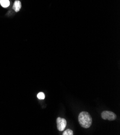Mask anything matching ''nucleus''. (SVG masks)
Listing matches in <instances>:
<instances>
[{"mask_svg":"<svg viewBox=\"0 0 120 135\" xmlns=\"http://www.w3.org/2000/svg\"><path fill=\"white\" fill-rule=\"evenodd\" d=\"M80 125L83 128H90L92 123V119L89 113L86 111L80 113L78 117Z\"/></svg>","mask_w":120,"mask_h":135,"instance_id":"nucleus-1","label":"nucleus"},{"mask_svg":"<svg viewBox=\"0 0 120 135\" xmlns=\"http://www.w3.org/2000/svg\"><path fill=\"white\" fill-rule=\"evenodd\" d=\"M101 117L103 119L114 121L116 118V115L113 112L109 111H104L101 114Z\"/></svg>","mask_w":120,"mask_h":135,"instance_id":"nucleus-2","label":"nucleus"},{"mask_svg":"<svg viewBox=\"0 0 120 135\" xmlns=\"http://www.w3.org/2000/svg\"><path fill=\"white\" fill-rule=\"evenodd\" d=\"M57 128L59 131H62L65 130L66 126V121L65 119L61 117H58L57 119Z\"/></svg>","mask_w":120,"mask_h":135,"instance_id":"nucleus-3","label":"nucleus"},{"mask_svg":"<svg viewBox=\"0 0 120 135\" xmlns=\"http://www.w3.org/2000/svg\"><path fill=\"white\" fill-rule=\"evenodd\" d=\"M21 7H22L21 2H20V1H16L14 2V5H13L12 8L16 12H18L20 11V8H21Z\"/></svg>","mask_w":120,"mask_h":135,"instance_id":"nucleus-4","label":"nucleus"},{"mask_svg":"<svg viewBox=\"0 0 120 135\" xmlns=\"http://www.w3.org/2000/svg\"><path fill=\"white\" fill-rule=\"evenodd\" d=\"M0 3L4 8H7L9 6L10 2L9 0H0Z\"/></svg>","mask_w":120,"mask_h":135,"instance_id":"nucleus-5","label":"nucleus"},{"mask_svg":"<svg viewBox=\"0 0 120 135\" xmlns=\"http://www.w3.org/2000/svg\"><path fill=\"white\" fill-rule=\"evenodd\" d=\"M63 135H73V132L72 130L70 129H67L66 130H65L63 134H62Z\"/></svg>","mask_w":120,"mask_h":135,"instance_id":"nucleus-6","label":"nucleus"},{"mask_svg":"<svg viewBox=\"0 0 120 135\" xmlns=\"http://www.w3.org/2000/svg\"><path fill=\"white\" fill-rule=\"evenodd\" d=\"M37 97L40 100H43L45 98V94H44L43 92L39 93L37 94Z\"/></svg>","mask_w":120,"mask_h":135,"instance_id":"nucleus-7","label":"nucleus"}]
</instances>
